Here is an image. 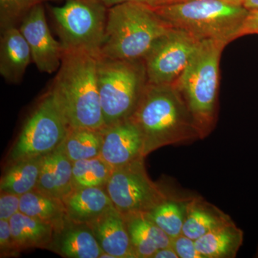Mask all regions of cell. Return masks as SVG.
<instances>
[{
  "label": "cell",
  "instance_id": "1",
  "mask_svg": "<svg viewBox=\"0 0 258 258\" xmlns=\"http://www.w3.org/2000/svg\"><path fill=\"white\" fill-rule=\"evenodd\" d=\"M129 119L142 134L145 157L166 146L201 139L192 115L174 85L147 83Z\"/></svg>",
  "mask_w": 258,
  "mask_h": 258
},
{
  "label": "cell",
  "instance_id": "2",
  "mask_svg": "<svg viewBox=\"0 0 258 258\" xmlns=\"http://www.w3.org/2000/svg\"><path fill=\"white\" fill-rule=\"evenodd\" d=\"M98 57L64 51L50 91L70 128H105L97 76Z\"/></svg>",
  "mask_w": 258,
  "mask_h": 258
},
{
  "label": "cell",
  "instance_id": "3",
  "mask_svg": "<svg viewBox=\"0 0 258 258\" xmlns=\"http://www.w3.org/2000/svg\"><path fill=\"white\" fill-rule=\"evenodd\" d=\"M170 28L152 6L137 2L114 5L108 8L101 55L119 60H144Z\"/></svg>",
  "mask_w": 258,
  "mask_h": 258
},
{
  "label": "cell",
  "instance_id": "4",
  "mask_svg": "<svg viewBox=\"0 0 258 258\" xmlns=\"http://www.w3.org/2000/svg\"><path fill=\"white\" fill-rule=\"evenodd\" d=\"M152 8L171 28L184 30L200 41L227 45L240 37L249 12L230 0H186Z\"/></svg>",
  "mask_w": 258,
  "mask_h": 258
},
{
  "label": "cell",
  "instance_id": "5",
  "mask_svg": "<svg viewBox=\"0 0 258 258\" xmlns=\"http://www.w3.org/2000/svg\"><path fill=\"white\" fill-rule=\"evenodd\" d=\"M226 46L225 42L217 40H201L174 85L192 115L201 139L210 135L216 125L220 61Z\"/></svg>",
  "mask_w": 258,
  "mask_h": 258
},
{
  "label": "cell",
  "instance_id": "6",
  "mask_svg": "<svg viewBox=\"0 0 258 258\" xmlns=\"http://www.w3.org/2000/svg\"><path fill=\"white\" fill-rule=\"evenodd\" d=\"M97 76L105 126L128 119L148 83L144 60L101 55L97 61Z\"/></svg>",
  "mask_w": 258,
  "mask_h": 258
},
{
  "label": "cell",
  "instance_id": "7",
  "mask_svg": "<svg viewBox=\"0 0 258 258\" xmlns=\"http://www.w3.org/2000/svg\"><path fill=\"white\" fill-rule=\"evenodd\" d=\"M49 10L64 51L101 55L108 18L106 5L98 0H64L62 6Z\"/></svg>",
  "mask_w": 258,
  "mask_h": 258
},
{
  "label": "cell",
  "instance_id": "8",
  "mask_svg": "<svg viewBox=\"0 0 258 258\" xmlns=\"http://www.w3.org/2000/svg\"><path fill=\"white\" fill-rule=\"evenodd\" d=\"M69 126L50 90L23 125L11 151L10 163L42 157L60 147Z\"/></svg>",
  "mask_w": 258,
  "mask_h": 258
},
{
  "label": "cell",
  "instance_id": "9",
  "mask_svg": "<svg viewBox=\"0 0 258 258\" xmlns=\"http://www.w3.org/2000/svg\"><path fill=\"white\" fill-rule=\"evenodd\" d=\"M105 188L123 216L147 213L171 197L148 176L144 158L113 169Z\"/></svg>",
  "mask_w": 258,
  "mask_h": 258
},
{
  "label": "cell",
  "instance_id": "10",
  "mask_svg": "<svg viewBox=\"0 0 258 258\" xmlns=\"http://www.w3.org/2000/svg\"><path fill=\"white\" fill-rule=\"evenodd\" d=\"M200 42L184 30L171 28L144 58L148 83L175 85Z\"/></svg>",
  "mask_w": 258,
  "mask_h": 258
},
{
  "label": "cell",
  "instance_id": "11",
  "mask_svg": "<svg viewBox=\"0 0 258 258\" xmlns=\"http://www.w3.org/2000/svg\"><path fill=\"white\" fill-rule=\"evenodd\" d=\"M19 29L28 42L32 62L39 71L48 74L57 72L64 50L51 33L44 5L30 10L20 22Z\"/></svg>",
  "mask_w": 258,
  "mask_h": 258
},
{
  "label": "cell",
  "instance_id": "12",
  "mask_svg": "<svg viewBox=\"0 0 258 258\" xmlns=\"http://www.w3.org/2000/svg\"><path fill=\"white\" fill-rule=\"evenodd\" d=\"M101 157L113 169L145 158L143 138L132 120H121L103 129Z\"/></svg>",
  "mask_w": 258,
  "mask_h": 258
},
{
  "label": "cell",
  "instance_id": "13",
  "mask_svg": "<svg viewBox=\"0 0 258 258\" xmlns=\"http://www.w3.org/2000/svg\"><path fill=\"white\" fill-rule=\"evenodd\" d=\"M88 225L108 257L137 258L124 217L114 207Z\"/></svg>",
  "mask_w": 258,
  "mask_h": 258
},
{
  "label": "cell",
  "instance_id": "14",
  "mask_svg": "<svg viewBox=\"0 0 258 258\" xmlns=\"http://www.w3.org/2000/svg\"><path fill=\"white\" fill-rule=\"evenodd\" d=\"M32 62L28 42L18 26L1 30L0 74L8 83L19 84L23 81L29 64Z\"/></svg>",
  "mask_w": 258,
  "mask_h": 258
},
{
  "label": "cell",
  "instance_id": "15",
  "mask_svg": "<svg viewBox=\"0 0 258 258\" xmlns=\"http://www.w3.org/2000/svg\"><path fill=\"white\" fill-rule=\"evenodd\" d=\"M49 249L68 258H100L103 253L89 225L69 220L55 232Z\"/></svg>",
  "mask_w": 258,
  "mask_h": 258
},
{
  "label": "cell",
  "instance_id": "16",
  "mask_svg": "<svg viewBox=\"0 0 258 258\" xmlns=\"http://www.w3.org/2000/svg\"><path fill=\"white\" fill-rule=\"evenodd\" d=\"M36 189L62 201L74 189L73 162L60 147L42 157Z\"/></svg>",
  "mask_w": 258,
  "mask_h": 258
},
{
  "label": "cell",
  "instance_id": "17",
  "mask_svg": "<svg viewBox=\"0 0 258 258\" xmlns=\"http://www.w3.org/2000/svg\"><path fill=\"white\" fill-rule=\"evenodd\" d=\"M63 203L69 221L86 225L113 208L106 188L101 186L74 189Z\"/></svg>",
  "mask_w": 258,
  "mask_h": 258
},
{
  "label": "cell",
  "instance_id": "18",
  "mask_svg": "<svg viewBox=\"0 0 258 258\" xmlns=\"http://www.w3.org/2000/svg\"><path fill=\"white\" fill-rule=\"evenodd\" d=\"M137 258H153L159 249L171 246L172 239L147 213L123 216Z\"/></svg>",
  "mask_w": 258,
  "mask_h": 258
},
{
  "label": "cell",
  "instance_id": "19",
  "mask_svg": "<svg viewBox=\"0 0 258 258\" xmlns=\"http://www.w3.org/2000/svg\"><path fill=\"white\" fill-rule=\"evenodd\" d=\"M232 221L228 215L202 198H191L186 206L182 234L197 240L208 232Z\"/></svg>",
  "mask_w": 258,
  "mask_h": 258
},
{
  "label": "cell",
  "instance_id": "20",
  "mask_svg": "<svg viewBox=\"0 0 258 258\" xmlns=\"http://www.w3.org/2000/svg\"><path fill=\"white\" fill-rule=\"evenodd\" d=\"M9 221L19 252L31 248L50 249L55 233L53 225L20 212Z\"/></svg>",
  "mask_w": 258,
  "mask_h": 258
},
{
  "label": "cell",
  "instance_id": "21",
  "mask_svg": "<svg viewBox=\"0 0 258 258\" xmlns=\"http://www.w3.org/2000/svg\"><path fill=\"white\" fill-rule=\"evenodd\" d=\"M243 240V231L232 220L195 240V244L204 258H234Z\"/></svg>",
  "mask_w": 258,
  "mask_h": 258
},
{
  "label": "cell",
  "instance_id": "22",
  "mask_svg": "<svg viewBox=\"0 0 258 258\" xmlns=\"http://www.w3.org/2000/svg\"><path fill=\"white\" fill-rule=\"evenodd\" d=\"M20 212L51 224L55 232L60 230L69 220L62 200L36 189L20 196Z\"/></svg>",
  "mask_w": 258,
  "mask_h": 258
},
{
  "label": "cell",
  "instance_id": "23",
  "mask_svg": "<svg viewBox=\"0 0 258 258\" xmlns=\"http://www.w3.org/2000/svg\"><path fill=\"white\" fill-rule=\"evenodd\" d=\"M42 157L28 158L10 163L9 167L1 178V191L22 196L36 189Z\"/></svg>",
  "mask_w": 258,
  "mask_h": 258
},
{
  "label": "cell",
  "instance_id": "24",
  "mask_svg": "<svg viewBox=\"0 0 258 258\" xmlns=\"http://www.w3.org/2000/svg\"><path fill=\"white\" fill-rule=\"evenodd\" d=\"M103 130L86 128H70L60 146L72 162L101 156Z\"/></svg>",
  "mask_w": 258,
  "mask_h": 258
},
{
  "label": "cell",
  "instance_id": "25",
  "mask_svg": "<svg viewBox=\"0 0 258 258\" xmlns=\"http://www.w3.org/2000/svg\"><path fill=\"white\" fill-rule=\"evenodd\" d=\"M189 198H168L152 210L148 217L171 239L182 234Z\"/></svg>",
  "mask_w": 258,
  "mask_h": 258
},
{
  "label": "cell",
  "instance_id": "26",
  "mask_svg": "<svg viewBox=\"0 0 258 258\" xmlns=\"http://www.w3.org/2000/svg\"><path fill=\"white\" fill-rule=\"evenodd\" d=\"M113 170L101 156L75 161L73 162L74 188L105 187Z\"/></svg>",
  "mask_w": 258,
  "mask_h": 258
},
{
  "label": "cell",
  "instance_id": "27",
  "mask_svg": "<svg viewBox=\"0 0 258 258\" xmlns=\"http://www.w3.org/2000/svg\"><path fill=\"white\" fill-rule=\"evenodd\" d=\"M61 1L64 0H0L1 30L10 26H18L24 17L38 5Z\"/></svg>",
  "mask_w": 258,
  "mask_h": 258
},
{
  "label": "cell",
  "instance_id": "28",
  "mask_svg": "<svg viewBox=\"0 0 258 258\" xmlns=\"http://www.w3.org/2000/svg\"><path fill=\"white\" fill-rule=\"evenodd\" d=\"M20 253L13 240L9 220H0V255L12 257Z\"/></svg>",
  "mask_w": 258,
  "mask_h": 258
},
{
  "label": "cell",
  "instance_id": "29",
  "mask_svg": "<svg viewBox=\"0 0 258 258\" xmlns=\"http://www.w3.org/2000/svg\"><path fill=\"white\" fill-rule=\"evenodd\" d=\"M171 246L179 258H204L195 244V240L183 234L171 240Z\"/></svg>",
  "mask_w": 258,
  "mask_h": 258
},
{
  "label": "cell",
  "instance_id": "30",
  "mask_svg": "<svg viewBox=\"0 0 258 258\" xmlns=\"http://www.w3.org/2000/svg\"><path fill=\"white\" fill-rule=\"evenodd\" d=\"M20 196L15 194L1 191L0 195V220H10L20 212Z\"/></svg>",
  "mask_w": 258,
  "mask_h": 258
},
{
  "label": "cell",
  "instance_id": "31",
  "mask_svg": "<svg viewBox=\"0 0 258 258\" xmlns=\"http://www.w3.org/2000/svg\"><path fill=\"white\" fill-rule=\"evenodd\" d=\"M252 34L258 35V10H249L242 25L240 37Z\"/></svg>",
  "mask_w": 258,
  "mask_h": 258
},
{
  "label": "cell",
  "instance_id": "32",
  "mask_svg": "<svg viewBox=\"0 0 258 258\" xmlns=\"http://www.w3.org/2000/svg\"><path fill=\"white\" fill-rule=\"evenodd\" d=\"M98 1L106 5L107 8H110L114 5L128 3V2H137V3H144V4L153 7L155 5L157 0H98Z\"/></svg>",
  "mask_w": 258,
  "mask_h": 258
},
{
  "label": "cell",
  "instance_id": "33",
  "mask_svg": "<svg viewBox=\"0 0 258 258\" xmlns=\"http://www.w3.org/2000/svg\"><path fill=\"white\" fill-rule=\"evenodd\" d=\"M153 258H179L172 246L159 249Z\"/></svg>",
  "mask_w": 258,
  "mask_h": 258
},
{
  "label": "cell",
  "instance_id": "34",
  "mask_svg": "<svg viewBox=\"0 0 258 258\" xmlns=\"http://www.w3.org/2000/svg\"><path fill=\"white\" fill-rule=\"evenodd\" d=\"M243 6L248 10H258V0H246Z\"/></svg>",
  "mask_w": 258,
  "mask_h": 258
},
{
  "label": "cell",
  "instance_id": "35",
  "mask_svg": "<svg viewBox=\"0 0 258 258\" xmlns=\"http://www.w3.org/2000/svg\"><path fill=\"white\" fill-rule=\"evenodd\" d=\"M186 1V0H157L154 6H159V5H164L168 4H172V3H179V2Z\"/></svg>",
  "mask_w": 258,
  "mask_h": 258
},
{
  "label": "cell",
  "instance_id": "36",
  "mask_svg": "<svg viewBox=\"0 0 258 258\" xmlns=\"http://www.w3.org/2000/svg\"><path fill=\"white\" fill-rule=\"evenodd\" d=\"M231 2H233V3H237V4H240L243 5L244 2L246 0H230Z\"/></svg>",
  "mask_w": 258,
  "mask_h": 258
},
{
  "label": "cell",
  "instance_id": "37",
  "mask_svg": "<svg viewBox=\"0 0 258 258\" xmlns=\"http://www.w3.org/2000/svg\"><path fill=\"white\" fill-rule=\"evenodd\" d=\"M255 257H258V247H257V252H256V254H255Z\"/></svg>",
  "mask_w": 258,
  "mask_h": 258
}]
</instances>
